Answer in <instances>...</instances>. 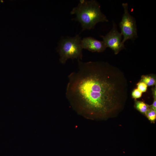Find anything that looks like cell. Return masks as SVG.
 Here are the masks:
<instances>
[{
  "label": "cell",
  "mask_w": 156,
  "mask_h": 156,
  "mask_svg": "<svg viewBox=\"0 0 156 156\" xmlns=\"http://www.w3.org/2000/svg\"><path fill=\"white\" fill-rule=\"evenodd\" d=\"M156 87H155V88H154L153 90V96L154 97V98H156Z\"/></svg>",
  "instance_id": "4fadbf2b"
},
{
  "label": "cell",
  "mask_w": 156,
  "mask_h": 156,
  "mask_svg": "<svg viewBox=\"0 0 156 156\" xmlns=\"http://www.w3.org/2000/svg\"><path fill=\"white\" fill-rule=\"evenodd\" d=\"M68 76L66 96L78 114L89 118H102L116 110L128 94L125 75L105 62H83Z\"/></svg>",
  "instance_id": "6da1fadb"
},
{
  "label": "cell",
  "mask_w": 156,
  "mask_h": 156,
  "mask_svg": "<svg viewBox=\"0 0 156 156\" xmlns=\"http://www.w3.org/2000/svg\"><path fill=\"white\" fill-rule=\"evenodd\" d=\"M75 14V20L81 24L82 31L94 29L99 22H107L108 20L101 12L100 5L96 0H80L78 5L73 8L70 12Z\"/></svg>",
  "instance_id": "7a4b0ae2"
},
{
  "label": "cell",
  "mask_w": 156,
  "mask_h": 156,
  "mask_svg": "<svg viewBox=\"0 0 156 156\" xmlns=\"http://www.w3.org/2000/svg\"><path fill=\"white\" fill-rule=\"evenodd\" d=\"M81 40L78 34L73 37H68L61 39L57 49L60 55V63L65 64L69 59H82Z\"/></svg>",
  "instance_id": "3957f363"
},
{
  "label": "cell",
  "mask_w": 156,
  "mask_h": 156,
  "mask_svg": "<svg viewBox=\"0 0 156 156\" xmlns=\"http://www.w3.org/2000/svg\"><path fill=\"white\" fill-rule=\"evenodd\" d=\"M142 92L138 89H135L133 90L132 93V96L133 98L136 99L140 98L142 95Z\"/></svg>",
  "instance_id": "8fae6325"
},
{
  "label": "cell",
  "mask_w": 156,
  "mask_h": 156,
  "mask_svg": "<svg viewBox=\"0 0 156 156\" xmlns=\"http://www.w3.org/2000/svg\"><path fill=\"white\" fill-rule=\"evenodd\" d=\"M122 6L124 12L119 25L121 33L123 36L122 44L124 46V43L126 41L129 39L133 41L138 36L136 21L129 12L128 4L123 3Z\"/></svg>",
  "instance_id": "277c9868"
},
{
  "label": "cell",
  "mask_w": 156,
  "mask_h": 156,
  "mask_svg": "<svg viewBox=\"0 0 156 156\" xmlns=\"http://www.w3.org/2000/svg\"><path fill=\"white\" fill-rule=\"evenodd\" d=\"M122 35L117 30L116 25L113 21V26L111 31L105 36H101L105 44L113 50L115 53H118L125 48L122 44Z\"/></svg>",
  "instance_id": "5b68a950"
},
{
  "label": "cell",
  "mask_w": 156,
  "mask_h": 156,
  "mask_svg": "<svg viewBox=\"0 0 156 156\" xmlns=\"http://www.w3.org/2000/svg\"><path fill=\"white\" fill-rule=\"evenodd\" d=\"M146 117L152 122H154L156 118V111L150 107L145 114Z\"/></svg>",
  "instance_id": "9c48e42d"
},
{
  "label": "cell",
  "mask_w": 156,
  "mask_h": 156,
  "mask_svg": "<svg viewBox=\"0 0 156 156\" xmlns=\"http://www.w3.org/2000/svg\"><path fill=\"white\" fill-rule=\"evenodd\" d=\"M150 107L156 111V98H154L153 102L151 105L150 106Z\"/></svg>",
  "instance_id": "7c38bea8"
},
{
  "label": "cell",
  "mask_w": 156,
  "mask_h": 156,
  "mask_svg": "<svg viewBox=\"0 0 156 156\" xmlns=\"http://www.w3.org/2000/svg\"><path fill=\"white\" fill-rule=\"evenodd\" d=\"M140 81L144 82L147 86H152L156 84V79L152 76L143 75Z\"/></svg>",
  "instance_id": "ba28073f"
},
{
  "label": "cell",
  "mask_w": 156,
  "mask_h": 156,
  "mask_svg": "<svg viewBox=\"0 0 156 156\" xmlns=\"http://www.w3.org/2000/svg\"><path fill=\"white\" fill-rule=\"evenodd\" d=\"M81 44L83 49H86L92 52H101L107 48L103 41L90 37L83 38L81 40Z\"/></svg>",
  "instance_id": "8992f818"
},
{
  "label": "cell",
  "mask_w": 156,
  "mask_h": 156,
  "mask_svg": "<svg viewBox=\"0 0 156 156\" xmlns=\"http://www.w3.org/2000/svg\"><path fill=\"white\" fill-rule=\"evenodd\" d=\"M137 89L142 92H145L147 89V86L144 82L140 81L137 84Z\"/></svg>",
  "instance_id": "30bf717a"
},
{
  "label": "cell",
  "mask_w": 156,
  "mask_h": 156,
  "mask_svg": "<svg viewBox=\"0 0 156 156\" xmlns=\"http://www.w3.org/2000/svg\"><path fill=\"white\" fill-rule=\"evenodd\" d=\"M135 107L140 112L145 114L150 108V106L144 102L138 101L135 102Z\"/></svg>",
  "instance_id": "52a82bcc"
}]
</instances>
